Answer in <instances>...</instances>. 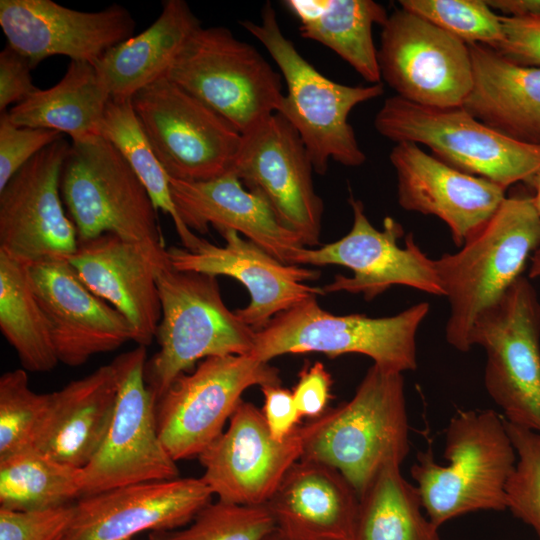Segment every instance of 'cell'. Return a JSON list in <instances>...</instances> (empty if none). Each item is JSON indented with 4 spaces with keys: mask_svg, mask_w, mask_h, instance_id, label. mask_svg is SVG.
Listing matches in <instances>:
<instances>
[{
    "mask_svg": "<svg viewBox=\"0 0 540 540\" xmlns=\"http://www.w3.org/2000/svg\"><path fill=\"white\" fill-rule=\"evenodd\" d=\"M516 456L504 418L495 411L453 416L445 432L446 464L437 463L429 449L418 453L410 470L428 519L439 528L470 512L507 509L505 488Z\"/></svg>",
    "mask_w": 540,
    "mask_h": 540,
    "instance_id": "cell-3",
    "label": "cell"
},
{
    "mask_svg": "<svg viewBox=\"0 0 540 540\" xmlns=\"http://www.w3.org/2000/svg\"><path fill=\"white\" fill-rule=\"evenodd\" d=\"M504 422L518 457L505 488L506 508L540 540V433Z\"/></svg>",
    "mask_w": 540,
    "mask_h": 540,
    "instance_id": "cell-39",
    "label": "cell"
},
{
    "mask_svg": "<svg viewBox=\"0 0 540 540\" xmlns=\"http://www.w3.org/2000/svg\"><path fill=\"white\" fill-rule=\"evenodd\" d=\"M302 37L333 50L370 84L381 83L372 27L384 25L385 8L372 0H287Z\"/></svg>",
    "mask_w": 540,
    "mask_h": 540,
    "instance_id": "cell-30",
    "label": "cell"
},
{
    "mask_svg": "<svg viewBox=\"0 0 540 540\" xmlns=\"http://www.w3.org/2000/svg\"><path fill=\"white\" fill-rule=\"evenodd\" d=\"M400 466H382L359 497L354 540H440L439 528L422 514L417 486Z\"/></svg>",
    "mask_w": 540,
    "mask_h": 540,
    "instance_id": "cell-32",
    "label": "cell"
},
{
    "mask_svg": "<svg viewBox=\"0 0 540 540\" xmlns=\"http://www.w3.org/2000/svg\"><path fill=\"white\" fill-rule=\"evenodd\" d=\"M533 185L536 187V194L535 196H533V201H534L535 207L537 208L540 214V175L536 179Z\"/></svg>",
    "mask_w": 540,
    "mask_h": 540,
    "instance_id": "cell-48",
    "label": "cell"
},
{
    "mask_svg": "<svg viewBox=\"0 0 540 540\" xmlns=\"http://www.w3.org/2000/svg\"><path fill=\"white\" fill-rule=\"evenodd\" d=\"M161 319L159 350L145 365V380L156 402L174 380L209 357L249 355L255 331L229 310L216 277L178 271L170 261L157 272Z\"/></svg>",
    "mask_w": 540,
    "mask_h": 540,
    "instance_id": "cell-5",
    "label": "cell"
},
{
    "mask_svg": "<svg viewBox=\"0 0 540 540\" xmlns=\"http://www.w3.org/2000/svg\"><path fill=\"white\" fill-rule=\"evenodd\" d=\"M349 202L353 211L350 231L316 249L304 247L294 265H340L353 271L351 277L336 275L322 288L324 294L361 293L370 301L388 288L402 285L444 296L434 260L422 252L411 233L405 237V246L400 247L398 239L404 234L400 223L387 217L383 230H378L370 223L360 200L350 197Z\"/></svg>",
    "mask_w": 540,
    "mask_h": 540,
    "instance_id": "cell-16",
    "label": "cell"
},
{
    "mask_svg": "<svg viewBox=\"0 0 540 540\" xmlns=\"http://www.w3.org/2000/svg\"><path fill=\"white\" fill-rule=\"evenodd\" d=\"M500 18L504 39L493 49L516 64L540 68V17Z\"/></svg>",
    "mask_w": 540,
    "mask_h": 540,
    "instance_id": "cell-42",
    "label": "cell"
},
{
    "mask_svg": "<svg viewBox=\"0 0 540 540\" xmlns=\"http://www.w3.org/2000/svg\"><path fill=\"white\" fill-rule=\"evenodd\" d=\"M263 540H287L276 529L269 533Z\"/></svg>",
    "mask_w": 540,
    "mask_h": 540,
    "instance_id": "cell-49",
    "label": "cell"
},
{
    "mask_svg": "<svg viewBox=\"0 0 540 540\" xmlns=\"http://www.w3.org/2000/svg\"><path fill=\"white\" fill-rule=\"evenodd\" d=\"M281 384L279 371L251 355L204 359L156 402L160 438L177 462L199 457L222 433L250 387Z\"/></svg>",
    "mask_w": 540,
    "mask_h": 540,
    "instance_id": "cell-12",
    "label": "cell"
},
{
    "mask_svg": "<svg viewBox=\"0 0 540 540\" xmlns=\"http://www.w3.org/2000/svg\"><path fill=\"white\" fill-rule=\"evenodd\" d=\"M100 135L109 140L124 157L146 187L155 207L170 215L183 247L192 250L199 237L182 222L176 211L169 177L153 151L131 99H110Z\"/></svg>",
    "mask_w": 540,
    "mask_h": 540,
    "instance_id": "cell-35",
    "label": "cell"
},
{
    "mask_svg": "<svg viewBox=\"0 0 540 540\" xmlns=\"http://www.w3.org/2000/svg\"><path fill=\"white\" fill-rule=\"evenodd\" d=\"M166 77L208 105L241 134L277 113L280 75L259 51L225 27H199Z\"/></svg>",
    "mask_w": 540,
    "mask_h": 540,
    "instance_id": "cell-9",
    "label": "cell"
},
{
    "mask_svg": "<svg viewBox=\"0 0 540 540\" xmlns=\"http://www.w3.org/2000/svg\"><path fill=\"white\" fill-rule=\"evenodd\" d=\"M73 504L42 511L0 508V540H64Z\"/></svg>",
    "mask_w": 540,
    "mask_h": 540,
    "instance_id": "cell-41",
    "label": "cell"
},
{
    "mask_svg": "<svg viewBox=\"0 0 540 540\" xmlns=\"http://www.w3.org/2000/svg\"><path fill=\"white\" fill-rule=\"evenodd\" d=\"M35 67L30 60L6 45L0 52V111L7 112L38 88L34 86L31 70Z\"/></svg>",
    "mask_w": 540,
    "mask_h": 540,
    "instance_id": "cell-43",
    "label": "cell"
},
{
    "mask_svg": "<svg viewBox=\"0 0 540 540\" xmlns=\"http://www.w3.org/2000/svg\"><path fill=\"white\" fill-rule=\"evenodd\" d=\"M241 135L231 172L268 202L305 247L319 245L324 205L315 192L313 164L298 132L274 113Z\"/></svg>",
    "mask_w": 540,
    "mask_h": 540,
    "instance_id": "cell-15",
    "label": "cell"
},
{
    "mask_svg": "<svg viewBox=\"0 0 540 540\" xmlns=\"http://www.w3.org/2000/svg\"><path fill=\"white\" fill-rule=\"evenodd\" d=\"M265 505L287 540H354L359 496L325 463L299 459Z\"/></svg>",
    "mask_w": 540,
    "mask_h": 540,
    "instance_id": "cell-26",
    "label": "cell"
},
{
    "mask_svg": "<svg viewBox=\"0 0 540 540\" xmlns=\"http://www.w3.org/2000/svg\"><path fill=\"white\" fill-rule=\"evenodd\" d=\"M0 329L26 371L47 372L59 363L46 317L33 289L30 265L2 251Z\"/></svg>",
    "mask_w": 540,
    "mask_h": 540,
    "instance_id": "cell-33",
    "label": "cell"
},
{
    "mask_svg": "<svg viewBox=\"0 0 540 540\" xmlns=\"http://www.w3.org/2000/svg\"><path fill=\"white\" fill-rule=\"evenodd\" d=\"M169 183L176 211L191 230L206 233L210 224L217 230H234L290 265L305 247L299 236L278 220L268 202L245 188L232 172L205 181L169 178Z\"/></svg>",
    "mask_w": 540,
    "mask_h": 540,
    "instance_id": "cell-25",
    "label": "cell"
},
{
    "mask_svg": "<svg viewBox=\"0 0 540 540\" xmlns=\"http://www.w3.org/2000/svg\"><path fill=\"white\" fill-rule=\"evenodd\" d=\"M276 529L266 505L210 502L186 526L155 531L148 540H263Z\"/></svg>",
    "mask_w": 540,
    "mask_h": 540,
    "instance_id": "cell-36",
    "label": "cell"
},
{
    "mask_svg": "<svg viewBox=\"0 0 540 540\" xmlns=\"http://www.w3.org/2000/svg\"><path fill=\"white\" fill-rule=\"evenodd\" d=\"M224 246L200 238L193 250L171 246L167 256L178 271L232 277L250 294L249 304L234 310L252 330L265 328L273 317L305 300L324 295L323 289L304 282L319 278V271L284 264L255 243L230 229H220Z\"/></svg>",
    "mask_w": 540,
    "mask_h": 540,
    "instance_id": "cell-19",
    "label": "cell"
},
{
    "mask_svg": "<svg viewBox=\"0 0 540 540\" xmlns=\"http://www.w3.org/2000/svg\"><path fill=\"white\" fill-rule=\"evenodd\" d=\"M60 192L79 241L111 233L165 247L158 209L146 187L102 135L71 142L61 169Z\"/></svg>",
    "mask_w": 540,
    "mask_h": 540,
    "instance_id": "cell-8",
    "label": "cell"
},
{
    "mask_svg": "<svg viewBox=\"0 0 540 540\" xmlns=\"http://www.w3.org/2000/svg\"><path fill=\"white\" fill-rule=\"evenodd\" d=\"M469 344L486 353L484 385L504 419L540 433V300L529 279L477 316Z\"/></svg>",
    "mask_w": 540,
    "mask_h": 540,
    "instance_id": "cell-10",
    "label": "cell"
},
{
    "mask_svg": "<svg viewBox=\"0 0 540 540\" xmlns=\"http://www.w3.org/2000/svg\"><path fill=\"white\" fill-rule=\"evenodd\" d=\"M262 414L273 439L283 441L299 426L301 416L296 407L292 391L281 384L264 385Z\"/></svg>",
    "mask_w": 540,
    "mask_h": 540,
    "instance_id": "cell-45",
    "label": "cell"
},
{
    "mask_svg": "<svg viewBox=\"0 0 540 540\" xmlns=\"http://www.w3.org/2000/svg\"><path fill=\"white\" fill-rule=\"evenodd\" d=\"M303 454L299 427L285 440L271 436L261 410L241 401L229 426L198 457L202 480L218 500L265 505Z\"/></svg>",
    "mask_w": 540,
    "mask_h": 540,
    "instance_id": "cell-18",
    "label": "cell"
},
{
    "mask_svg": "<svg viewBox=\"0 0 540 540\" xmlns=\"http://www.w3.org/2000/svg\"><path fill=\"white\" fill-rule=\"evenodd\" d=\"M261 23L240 22L268 51L286 82L287 93L277 113L298 132L314 171L325 174L330 159L350 167L366 160L348 122L351 110L381 96L382 83L366 86L340 84L321 74L282 33L275 9L266 3Z\"/></svg>",
    "mask_w": 540,
    "mask_h": 540,
    "instance_id": "cell-4",
    "label": "cell"
},
{
    "mask_svg": "<svg viewBox=\"0 0 540 540\" xmlns=\"http://www.w3.org/2000/svg\"><path fill=\"white\" fill-rule=\"evenodd\" d=\"M377 55L381 78L409 102L461 107L471 88L468 44L403 8L382 26Z\"/></svg>",
    "mask_w": 540,
    "mask_h": 540,
    "instance_id": "cell-14",
    "label": "cell"
},
{
    "mask_svg": "<svg viewBox=\"0 0 540 540\" xmlns=\"http://www.w3.org/2000/svg\"><path fill=\"white\" fill-rule=\"evenodd\" d=\"M301 459L340 471L364 492L388 462L402 464L409 453V422L401 372L373 364L354 396L299 426Z\"/></svg>",
    "mask_w": 540,
    "mask_h": 540,
    "instance_id": "cell-1",
    "label": "cell"
},
{
    "mask_svg": "<svg viewBox=\"0 0 540 540\" xmlns=\"http://www.w3.org/2000/svg\"><path fill=\"white\" fill-rule=\"evenodd\" d=\"M539 247L540 214L533 197L511 196L458 252L434 260L450 305L448 344L460 352L471 349L475 319L521 276L528 257Z\"/></svg>",
    "mask_w": 540,
    "mask_h": 540,
    "instance_id": "cell-2",
    "label": "cell"
},
{
    "mask_svg": "<svg viewBox=\"0 0 540 540\" xmlns=\"http://www.w3.org/2000/svg\"><path fill=\"white\" fill-rule=\"evenodd\" d=\"M58 361L77 367L134 340L128 320L82 281L65 258L30 265Z\"/></svg>",
    "mask_w": 540,
    "mask_h": 540,
    "instance_id": "cell-22",
    "label": "cell"
},
{
    "mask_svg": "<svg viewBox=\"0 0 540 540\" xmlns=\"http://www.w3.org/2000/svg\"><path fill=\"white\" fill-rule=\"evenodd\" d=\"M528 276L530 279L540 277V247L533 253L531 257Z\"/></svg>",
    "mask_w": 540,
    "mask_h": 540,
    "instance_id": "cell-47",
    "label": "cell"
},
{
    "mask_svg": "<svg viewBox=\"0 0 540 540\" xmlns=\"http://www.w3.org/2000/svg\"><path fill=\"white\" fill-rule=\"evenodd\" d=\"M389 159L399 205L441 219L457 246L482 227L506 198L497 184L461 172L414 143H396Z\"/></svg>",
    "mask_w": 540,
    "mask_h": 540,
    "instance_id": "cell-24",
    "label": "cell"
},
{
    "mask_svg": "<svg viewBox=\"0 0 540 540\" xmlns=\"http://www.w3.org/2000/svg\"><path fill=\"white\" fill-rule=\"evenodd\" d=\"M83 469L28 447L0 459V508L42 511L82 496Z\"/></svg>",
    "mask_w": 540,
    "mask_h": 540,
    "instance_id": "cell-34",
    "label": "cell"
},
{
    "mask_svg": "<svg viewBox=\"0 0 540 540\" xmlns=\"http://www.w3.org/2000/svg\"><path fill=\"white\" fill-rule=\"evenodd\" d=\"M64 134L50 129L13 124L7 112L0 116V190L35 155Z\"/></svg>",
    "mask_w": 540,
    "mask_h": 540,
    "instance_id": "cell-40",
    "label": "cell"
},
{
    "mask_svg": "<svg viewBox=\"0 0 540 540\" xmlns=\"http://www.w3.org/2000/svg\"><path fill=\"white\" fill-rule=\"evenodd\" d=\"M110 99L95 65L70 61L57 84L48 89L38 88L7 114L17 126L55 130L77 141L100 135Z\"/></svg>",
    "mask_w": 540,
    "mask_h": 540,
    "instance_id": "cell-31",
    "label": "cell"
},
{
    "mask_svg": "<svg viewBox=\"0 0 540 540\" xmlns=\"http://www.w3.org/2000/svg\"><path fill=\"white\" fill-rule=\"evenodd\" d=\"M472 85L461 107L493 130L540 145V68L516 64L484 44H468Z\"/></svg>",
    "mask_w": 540,
    "mask_h": 540,
    "instance_id": "cell-28",
    "label": "cell"
},
{
    "mask_svg": "<svg viewBox=\"0 0 540 540\" xmlns=\"http://www.w3.org/2000/svg\"><path fill=\"white\" fill-rule=\"evenodd\" d=\"M201 27L184 0H165L157 19L138 35L110 48L95 64L111 98L131 97L166 76L190 36Z\"/></svg>",
    "mask_w": 540,
    "mask_h": 540,
    "instance_id": "cell-29",
    "label": "cell"
},
{
    "mask_svg": "<svg viewBox=\"0 0 540 540\" xmlns=\"http://www.w3.org/2000/svg\"><path fill=\"white\" fill-rule=\"evenodd\" d=\"M202 478L149 481L83 496L73 504L64 540H132L188 525L211 502Z\"/></svg>",
    "mask_w": 540,
    "mask_h": 540,
    "instance_id": "cell-21",
    "label": "cell"
},
{
    "mask_svg": "<svg viewBox=\"0 0 540 540\" xmlns=\"http://www.w3.org/2000/svg\"><path fill=\"white\" fill-rule=\"evenodd\" d=\"M378 133L395 143L422 144L451 167L504 190L540 175V145L509 138L462 107L418 105L399 96L385 100L374 119Z\"/></svg>",
    "mask_w": 540,
    "mask_h": 540,
    "instance_id": "cell-7",
    "label": "cell"
},
{
    "mask_svg": "<svg viewBox=\"0 0 540 540\" xmlns=\"http://www.w3.org/2000/svg\"><path fill=\"white\" fill-rule=\"evenodd\" d=\"M119 388L108 432L83 467L82 496L179 477L157 428L156 399L145 380L144 346L120 354Z\"/></svg>",
    "mask_w": 540,
    "mask_h": 540,
    "instance_id": "cell-13",
    "label": "cell"
},
{
    "mask_svg": "<svg viewBox=\"0 0 540 540\" xmlns=\"http://www.w3.org/2000/svg\"><path fill=\"white\" fill-rule=\"evenodd\" d=\"M493 9L510 17H540V0H486Z\"/></svg>",
    "mask_w": 540,
    "mask_h": 540,
    "instance_id": "cell-46",
    "label": "cell"
},
{
    "mask_svg": "<svg viewBox=\"0 0 540 540\" xmlns=\"http://www.w3.org/2000/svg\"><path fill=\"white\" fill-rule=\"evenodd\" d=\"M135 21L121 5L85 12L52 0H0V26L7 45L36 67L62 55L95 65L112 47L133 36Z\"/></svg>",
    "mask_w": 540,
    "mask_h": 540,
    "instance_id": "cell-20",
    "label": "cell"
},
{
    "mask_svg": "<svg viewBox=\"0 0 540 540\" xmlns=\"http://www.w3.org/2000/svg\"><path fill=\"white\" fill-rule=\"evenodd\" d=\"M131 103L169 178L205 181L231 172L242 135L201 100L164 76Z\"/></svg>",
    "mask_w": 540,
    "mask_h": 540,
    "instance_id": "cell-11",
    "label": "cell"
},
{
    "mask_svg": "<svg viewBox=\"0 0 540 540\" xmlns=\"http://www.w3.org/2000/svg\"><path fill=\"white\" fill-rule=\"evenodd\" d=\"M316 297L286 310L255 332L249 355L269 362L284 354L318 352L329 358L356 353L382 368L403 373L417 368V331L430 310L417 303L389 317L334 315Z\"/></svg>",
    "mask_w": 540,
    "mask_h": 540,
    "instance_id": "cell-6",
    "label": "cell"
},
{
    "mask_svg": "<svg viewBox=\"0 0 540 540\" xmlns=\"http://www.w3.org/2000/svg\"><path fill=\"white\" fill-rule=\"evenodd\" d=\"M298 382L292 390L293 398L302 417L315 419L328 408L333 384L332 376L323 363L306 365L299 372Z\"/></svg>",
    "mask_w": 540,
    "mask_h": 540,
    "instance_id": "cell-44",
    "label": "cell"
},
{
    "mask_svg": "<svg viewBox=\"0 0 540 540\" xmlns=\"http://www.w3.org/2000/svg\"><path fill=\"white\" fill-rule=\"evenodd\" d=\"M66 259L92 292L128 320L133 342L150 345L162 314L156 276L169 262L167 249L106 233L79 241Z\"/></svg>",
    "mask_w": 540,
    "mask_h": 540,
    "instance_id": "cell-23",
    "label": "cell"
},
{
    "mask_svg": "<svg viewBox=\"0 0 540 540\" xmlns=\"http://www.w3.org/2000/svg\"><path fill=\"white\" fill-rule=\"evenodd\" d=\"M118 357L49 393L32 447L78 468L96 454L111 424L119 388Z\"/></svg>",
    "mask_w": 540,
    "mask_h": 540,
    "instance_id": "cell-27",
    "label": "cell"
},
{
    "mask_svg": "<svg viewBox=\"0 0 540 540\" xmlns=\"http://www.w3.org/2000/svg\"><path fill=\"white\" fill-rule=\"evenodd\" d=\"M49 393L39 394L29 385L23 368L0 377V459L32 447L46 411Z\"/></svg>",
    "mask_w": 540,
    "mask_h": 540,
    "instance_id": "cell-38",
    "label": "cell"
},
{
    "mask_svg": "<svg viewBox=\"0 0 540 540\" xmlns=\"http://www.w3.org/2000/svg\"><path fill=\"white\" fill-rule=\"evenodd\" d=\"M410 11L466 44L495 48L504 39L500 15L483 0H400Z\"/></svg>",
    "mask_w": 540,
    "mask_h": 540,
    "instance_id": "cell-37",
    "label": "cell"
},
{
    "mask_svg": "<svg viewBox=\"0 0 540 540\" xmlns=\"http://www.w3.org/2000/svg\"><path fill=\"white\" fill-rule=\"evenodd\" d=\"M70 145L64 138L50 144L0 190V251L10 257L32 265L76 251L78 233L60 192Z\"/></svg>",
    "mask_w": 540,
    "mask_h": 540,
    "instance_id": "cell-17",
    "label": "cell"
}]
</instances>
